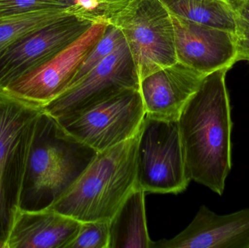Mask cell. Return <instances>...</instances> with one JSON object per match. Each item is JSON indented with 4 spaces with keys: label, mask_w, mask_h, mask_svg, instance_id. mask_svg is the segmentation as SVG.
<instances>
[{
    "label": "cell",
    "mask_w": 249,
    "mask_h": 248,
    "mask_svg": "<svg viewBox=\"0 0 249 248\" xmlns=\"http://www.w3.org/2000/svg\"><path fill=\"white\" fill-rule=\"evenodd\" d=\"M230 68L208 74L178 119L187 170L192 181L222 196L232 169Z\"/></svg>",
    "instance_id": "6da1fadb"
},
{
    "label": "cell",
    "mask_w": 249,
    "mask_h": 248,
    "mask_svg": "<svg viewBox=\"0 0 249 248\" xmlns=\"http://www.w3.org/2000/svg\"><path fill=\"white\" fill-rule=\"evenodd\" d=\"M138 135L98 152L77 182L47 208L80 222L110 221L137 188Z\"/></svg>",
    "instance_id": "7a4b0ae2"
},
{
    "label": "cell",
    "mask_w": 249,
    "mask_h": 248,
    "mask_svg": "<svg viewBox=\"0 0 249 248\" xmlns=\"http://www.w3.org/2000/svg\"><path fill=\"white\" fill-rule=\"evenodd\" d=\"M42 106L0 89V240L23 208L29 162L43 128Z\"/></svg>",
    "instance_id": "3957f363"
},
{
    "label": "cell",
    "mask_w": 249,
    "mask_h": 248,
    "mask_svg": "<svg viewBox=\"0 0 249 248\" xmlns=\"http://www.w3.org/2000/svg\"><path fill=\"white\" fill-rule=\"evenodd\" d=\"M97 153L45 114L42 132L31 155L28 176L36 199V208L51 206L63 196Z\"/></svg>",
    "instance_id": "277c9868"
},
{
    "label": "cell",
    "mask_w": 249,
    "mask_h": 248,
    "mask_svg": "<svg viewBox=\"0 0 249 248\" xmlns=\"http://www.w3.org/2000/svg\"><path fill=\"white\" fill-rule=\"evenodd\" d=\"M136 187L144 192L177 194L188 187L191 179L178 121L145 116L138 135Z\"/></svg>",
    "instance_id": "5b68a950"
},
{
    "label": "cell",
    "mask_w": 249,
    "mask_h": 248,
    "mask_svg": "<svg viewBox=\"0 0 249 248\" xmlns=\"http://www.w3.org/2000/svg\"><path fill=\"white\" fill-rule=\"evenodd\" d=\"M142 80L177 62L171 14L160 0H133L113 20Z\"/></svg>",
    "instance_id": "8992f818"
},
{
    "label": "cell",
    "mask_w": 249,
    "mask_h": 248,
    "mask_svg": "<svg viewBox=\"0 0 249 248\" xmlns=\"http://www.w3.org/2000/svg\"><path fill=\"white\" fill-rule=\"evenodd\" d=\"M145 116L139 90H127L86 109L53 119L69 134L99 152L137 135Z\"/></svg>",
    "instance_id": "52a82bcc"
},
{
    "label": "cell",
    "mask_w": 249,
    "mask_h": 248,
    "mask_svg": "<svg viewBox=\"0 0 249 248\" xmlns=\"http://www.w3.org/2000/svg\"><path fill=\"white\" fill-rule=\"evenodd\" d=\"M139 77L124 42L89 74L42 106L44 113L57 119L110 99L127 90H139Z\"/></svg>",
    "instance_id": "ba28073f"
},
{
    "label": "cell",
    "mask_w": 249,
    "mask_h": 248,
    "mask_svg": "<svg viewBox=\"0 0 249 248\" xmlns=\"http://www.w3.org/2000/svg\"><path fill=\"white\" fill-rule=\"evenodd\" d=\"M107 25H92L86 33L51 61L1 90L42 107L48 104L71 86L80 66L102 37Z\"/></svg>",
    "instance_id": "9c48e42d"
},
{
    "label": "cell",
    "mask_w": 249,
    "mask_h": 248,
    "mask_svg": "<svg viewBox=\"0 0 249 248\" xmlns=\"http://www.w3.org/2000/svg\"><path fill=\"white\" fill-rule=\"evenodd\" d=\"M92 25L67 16L7 48L0 54V89L51 61Z\"/></svg>",
    "instance_id": "30bf717a"
},
{
    "label": "cell",
    "mask_w": 249,
    "mask_h": 248,
    "mask_svg": "<svg viewBox=\"0 0 249 248\" xmlns=\"http://www.w3.org/2000/svg\"><path fill=\"white\" fill-rule=\"evenodd\" d=\"M171 16L178 62L205 75L237 63L235 33Z\"/></svg>",
    "instance_id": "8fae6325"
},
{
    "label": "cell",
    "mask_w": 249,
    "mask_h": 248,
    "mask_svg": "<svg viewBox=\"0 0 249 248\" xmlns=\"http://www.w3.org/2000/svg\"><path fill=\"white\" fill-rule=\"evenodd\" d=\"M150 248H249V208L219 215L202 205L179 234Z\"/></svg>",
    "instance_id": "7c38bea8"
},
{
    "label": "cell",
    "mask_w": 249,
    "mask_h": 248,
    "mask_svg": "<svg viewBox=\"0 0 249 248\" xmlns=\"http://www.w3.org/2000/svg\"><path fill=\"white\" fill-rule=\"evenodd\" d=\"M206 76L177 61L145 77L139 91L146 116L178 121Z\"/></svg>",
    "instance_id": "4fadbf2b"
},
{
    "label": "cell",
    "mask_w": 249,
    "mask_h": 248,
    "mask_svg": "<svg viewBox=\"0 0 249 248\" xmlns=\"http://www.w3.org/2000/svg\"><path fill=\"white\" fill-rule=\"evenodd\" d=\"M80 224L49 208H23L13 221L3 248H67Z\"/></svg>",
    "instance_id": "5bb4252c"
},
{
    "label": "cell",
    "mask_w": 249,
    "mask_h": 248,
    "mask_svg": "<svg viewBox=\"0 0 249 248\" xmlns=\"http://www.w3.org/2000/svg\"><path fill=\"white\" fill-rule=\"evenodd\" d=\"M144 194L135 189L109 221V248H150Z\"/></svg>",
    "instance_id": "9a60e30c"
},
{
    "label": "cell",
    "mask_w": 249,
    "mask_h": 248,
    "mask_svg": "<svg viewBox=\"0 0 249 248\" xmlns=\"http://www.w3.org/2000/svg\"><path fill=\"white\" fill-rule=\"evenodd\" d=\"M170 14L235 33L237 15L228 0H160Z\"/></svg>",
    "instance_id": "2e32d148"
},
{
    "label": "cell",
    "mask_w": 249,
    "mask_h": 248,
    "mask_svg": "<svg viewBox=\"0 0 249 248\" xmlns=\"http://www.w3.org/2000/svg\"><path fill=\"white\" fill-rule=\"evenodd\" d=\"M69 16L65 8L41 9L0 18V54L32 33Z\"/></svg>",
    "instance_id": "e0dca14e"
},
{
    "label": "cell",
    "mask_w": 249,
    "mask_h": 248,
    "mask_svg": "<svg viewBox=\"0 0 249 248\" xmlns=\"http://www.w3.org/2000/svg\"><path fill=\"white\" fill-rule=\"evenodd\" d=\"M133 0H62L66 11L91 24H111Z\"/></svg>",
    "instance_id": "ac0fdd59"
},
{
    "label": "cell",
    "mask_w": 249,
    "mask_h": 248,
    "mask_svg": "<svg viewBox=\"0 0 249 248\" xmlns=\"http://www.w3.org/2000/svg\"><path fill=\"white\" fill-rule=\"evenodd\" d=\"M124 42V36L121 31L114 25H107L105 33L88 54L80 66L71 86L89 74Z\"/></svg>",
    "instance_id": "d6986e66"
},
{
    "label": "cell",
    "mask_w": 249,
    "mask_h": 248,
    "mask_svg": "<svg viewBox=\"0 0 249 248\" xmlns=\"http://www.w3.org/2000/svg\"><path fill=\"white\" fill-rule=\"evenodd\" d=\"M109 221H85L67 248H109Z\"/></svg>",
    "instance_id": "ffe728a7"
},
{
    "label": "cell",
    "mask_w": 249,
    "mask_h": 248,
    "mask_svg": "<svg viewBox=\"0 0 249 248\" xmlns=\"http://www.w3.org/2000/svg\"><path fill=\"white\" fill-rule=\"evenodd\" d=\"M65 8L62 0H0V18L41 9Z\"/></svg>",
    "instance_id": "44dd1931"
},
{
    "label": "cell",
    "mask_w": 249,
    "mask_h": 248,
    "mask_svg": "<svg viewBox=\"0 0 249 248\" xmlns=\"http://www.w3.org/2000/svg\"><path fill=\"white\" fill-rule=\"evenodd\" d=\"M237 47V62H249V22L237 16V29L235 32Z\"/></svg>",
    "instance_id": "7402d4cb"
},
{
    "label": "cell",
    "mask_w": 249,
    "mask_h": 248,
    "mask_svg": "<svg viewBox=\"0 0 249 248\" xmlns=\"http://www.w3.org/2000/svg\"><path fill=\"white\" fill-rule=\"evenodd\" d=\"M237 16L249 22V0H228Z\"/></svg>",
    "instance_id": "603a6c76"
},
{
    "label": "cell",
    "mask_w": 249,
    "mask_h": 248,
    "mask_svg": "<svg viewBox=\"0 0 249 248\" xmlns=\"http://www.w3.org/2000/svg\"><path fill=\"white\" fill-rule=\"evenodd\" d=\"M0 248H3V243L1 240H0Z\"/></svg>",
    "instance_id": "cb8c5ba5"
}]
</instances>
